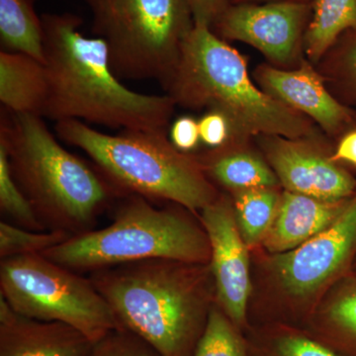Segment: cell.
<instances>
[{
  "mask_svg": "<svg viewBox=\"0 0 356 356\" xmlns=\"http://www.w3.org/2000/svg\"><path fill=\"white\" fill-rule=\"evenodd\" d=\"M49 95L43 117L122 130L165 131L175 102L126 88L115 74L104 40L81 31L72 13L41 15Z\"/></svg>",
  "mask_w": 356,
  "mask_h": 356,
  "instance_id": "1",
  "label": "cell"
},
{
  "mask_svg": "<svg viewBox=\"0 0 356 356\" xmlns=\"http://www.w3.org/2000/svg\"><path fill=\"white\" fill-rule=\"evenodd\" d=\"M0 121L13 177L47 229L91 231L117 198H125L95 165L65 149L43 117L4 110Z\"/></svg>",
  "mask_w": 356,
  "mask_h": 356,
  "instance_id": "2",
  "label": "cell"
},
{
  "mask_svg": "<svg viewBox=\"0 0 356 356\" xmlns=\"http://www.w3.org/2000/svg\"><path fill=\"white\" fill-rule=\"evenodd\" d=\"M199 264L151 259L89 273L111 307L121 330L132 332L161 356H191L211 308Z\"/></svg>",
  "mask_w": 356,
  "mask_h": 356,
  "instance_id": "3",
  "label": "cell"
},
{
  "mask_svg": "<svg viewBox=\"0 0 356 356\" xmlns=\"http://www.w3.org/2000/svg\"><path fill=\"white\" fill-rule=\"evenodd\" d=\"M163 86L175 103L221 112L240 134L295 139L310 132L308 122L296 110L255 88L242 56L208 25L194 23Z\"/></svg>",
  "mask_w": 356,
  "mask_h": 356,
  "instance_id": "4",
  "label": "cell"
},
{
  "mask_svg": "<svg viewBox=\"0 0 356 356\" xmlns=\"http://www.w3.org/2000/svg\"><path fill=\"white\" fill-rule=\"evenodd\" d=\"M56 131L64 142L83 149L124 197L170 201L191 212L216 200L201 165L178 151L165 131L108 135L77 120L57 122Z\"/></svg>",
  "mask_w": 356,
  "mask_h": 356,
  "instance_id": "5",
  "label": "cell"
},
{
  "mask_svg": "<svg viewBox=\"0 0 356 356\" xmlns=\"http://www.w3.org/2000/svg\"><path fill=\"white\" fill-rule=\"evenodd\" d=\"M152 202L127 196L108 226L70 236L43 255L81 274L151 259L210 261L209 238L203 226L180 211L156 208Z\"/></svg>",
  "mask_w": 356,
  "mask_h": 356,
  "instance_id": "6",
  "label": "cell"
},
{
  "mask_svg": "<svg viewBox=\"0 0 356 356\" xmlns=\"http://www.w3.org/2000/svg\"><path fill=\"white\" fill-rule=\"evenodd\" d=\"M120 79H158L177 67L194 21L187 0H86Z\"/></svg>",
  "mask_w": 356,
  "mask_h": 356,
  "instance_id": "7",
  "label": "cell"
},
{
  "mask_svg": "<svg viewBox=\"0 0 356 356\" xmlns=\"http://www.w3.org/2000/svg\"><path fill=\"white\" fill-rule=\"evenodd\" d=\"M0 297L16 313L69 325L93 343L121 330L111 307L90 278L43 254L1 259Z\"/></svg>",
  "mask_w": 356,
  "mask_h": 356,
  "instance_id": "8",
  "label": "cell"
},
{
  "mask_svg": "<svg viewBox=\"0 0 356 356\" xmlns=\"http://www.w3.org/2000/svg\"><path fill=\"white\" fill-rule=\"evenodd\" d=\"M201 222L211 248V273L220 305L233 322L245 318L250 293L245 243L228 201L216 199L202 210Z\"/></svg>",
  "mask_w": 356,
  "mask_h": 356,
  "instance_id": "9",
  "label": "cell"
},
{
  "mask_svg": "<svg viewBox=\"0 0 356 356\" xmlns=\"http://www.w3.org/2000/svg\"><path fill=\"white\" fill-rule=\"evenodd\" d=\"M309 14L306 2L227 7L215 25L222 37L245 42L276 62L291 58Z\"/></svg>",
  "mask_w": 356,
  "mask_h": 356,
  "instance_id": "10",
  "label": "cell"
},
{
  "mask_svg": "<svg viewBox=\"0 0 356 356\" xmlns=\"http://www.w3.org/2000/svg\"><path fill=\"white\" fill-rule=\"evenodd\" d=\"M355 242L356 201L327 228L276 257V273L283 287L295 296L315 292L343 264Z\"/></svg>",
  "mask_w": 356,
  "mask_h": 356,
  "instance_id": "11",
  "label": "cell"
},
{
  "mask_svg": "<svg viewBox=\"0 0 356 356\" xmlns=\"http://www.w3.org/2000/svg\"><path fill=\"white\" fill-rule=\"evenodd\" d=\"M267 152L281 181L294 193L336 203L355 188L348 173L296 143L276 138L269 140Z\"/></svg>",
  "mask_w": 356,
  "mask_h": 356,
  "instance_id": "12",
  "label": "cell"
},
{
  "mask_svg": "<svg viewBox=\"0 0 356 356\" xmlns=\"http://www.w3.org/2000/svg\"><path fill=\"white\" fill-rule=\"evenodd\" d=\"M93 344L69 325L16 313L0 297V356H89Z\"/></svg>",
  "mask_w": 356,
  "mask_h": 356,
  "instance_id": "13",
  "label": "cell"
},
{
  "mask_svg": "<svg viewBox=\"0 0 356 356\" xmlns=\"http://www.w3.org/2000/svg\"><path fill=\"white\" fill-rule=\"evenodd\" d=\"M259 79L267 93L293 109L305 112L329 132H334L348 120V113L325 88L321 77L303 64L293 72L264 67Z\"/></svg>",
  "mask_w": 356,
  "mask_h": 356,
  "instance_id": "14",
  "label": "cell"
},
{
  "mask_svg": "<svg viewBox=\"0 0 356 356\" xmlns=\"http://www.w3.org/2000/svg\"><path fill=\"white\" fill-rule=\"evenodd\" d=\"M341 212L334 203L285 192L266 236V247L273 252L294 250L327 228Z\"/></svg>",
  "mask_w": 356,
  "mask_h": 356,
  "instance_id": "15",
  "label": "cell"
},
{
  "mask_svg": "<svg viewBox=\"0 0 356 356\" xmlns=\"http://www.w3.org/2000/svg\"><path fill=\"white\" fill-rule=\"evenodd\" d=\"M49 77L41 60L16 51H0V102L13 114L43 117Z\"/></svg>",
  "mask_w": 356,
  "mask_h": 356,
  "instance_id": "16",
  "label": "cell"
},
{
  "mask_svg": "<svg viewBox=\"0 0 356 356\" xmlns=\"http://www.w3.org/2000/svg\"><path fill=\"white\" fill-rule=\"evenodd\" d=\"M34 4L35 0H0V42L3 51L44 63L43 24Z\"/></svg>",
  "mask_w": 356,
  "mask_h": 356,
  "instance_id": "17",
  "label": "cell"
},
{
  "mask_svg": "<svg viewBox=\"0 0 356 356\" xmlns=\"http://www.w3.org/2000/svg\"><path fill=\"white\" fill-rule=\"evenodd\" d=\"M356 30V0H317L306 34V49L318 60L346 30Z\"/></svg>",
  "mask_w": 356,
  "mask_h": 356,
  "instance_id": "18",
  "label": "cell"
},
{
  "mask_svg": "<svg viewBox=\"0 0 356 356\" xmlns=\"http://www.w3.org/2000/svg\"><path fill=\"white\" fill-rule=\"evenodd\" d=\"M218 182L234 189L268 188L277 184L268 166L250 154H215L201 165Z\"/></svg>",
  "mask_w": 356,
  "mask_h": 356,
  "instance_id": "19",
  "label": "cell"
},
{
  "mask_svg": "<svg viewBox=\"0 0 356 356\" xmlns=\"http://www.w3.org/2000/svg\"><path fill=\"white\" fill-rule=\"evenodd\" d=\"M275 192L267 188L243 189L236 195V218L243 241L255 245L266 238L280 207Z\"/></svg>",
  "mask_w": 356,
  "mask_h": 356,
  "instance_id": "20",
  "label": "cell"
},
{
  "mask_svg": "<svg viewBox=\"0 0 356 356\" xmlns=\"http://www.w3.org/2000/svg\"><path fill=\"white\" fill-rule=\"evenodd\" d=\"M0 210L11 224L34 231H48L16 181L6 147L0 145Z\"/></svg>",
  "mask_w": 356,
  "mask_h": 356,
  "instance_id": "21",
  "label": "cell"
},
{
  "mask_svg": "<svg viewBox=\"0 0 356 356\" xmlns=\"http://www.w3.org/2000/svg\"><path fill=\"white\" fill-rule=\"evenodd\" d=\"M70 236L63 231H34L21 228L7 221L0 222V257L1 259L22 255L43 254L64 243Z\"/></svg>",
  "mask_w": 356,
  "mask_h": 356,
  "instance_id": "22",
  "label": "cell"
},
{
  "mask_svg": "<svg viewBox=\"0 0 356 356\" xmlns=\"http://www.w3.org/2000/svg\"><path fill=\"white\" fill-rule=\"evenodd\" d=\"M192 356H247L240 337L226 316L213 307Z\"/></svg>",
  "mask_w": 356,
  "mask_h": 356,
  "instance_id": "23",
  "label": "cell"
},
{
  "mask_svg": "<svg viewBox=\"0 0 356 356\" xmlns=\"http://www.w3.org/2000/svg\"><path fill=\"white\" fill-rule=\"evenodd\" d=\"M89 356H161L144 339L125 330H117L93 344Z\"/></svg>",
  "mask_w": 356,
  "mask_h": 356,
  "instance_id": "24",
  "label": "cell"
},
{
  "mask_svg": "<svg viewBox=\"0 0 356 356\" xmlns=\"http://www.w3.org/2000/svg\"><path fill=\"white\" fill-rule=\"evenodd\" d=\"M200 139L210 147H220L229 138V123L227 117L217 110L204 115L198 122Z\"/></svg>",
  "mask_w": 356,
  "mask_h": 356,
  "instance_id": "25",
  "label": "cell"
},
{
  "mask_svg": "<svg viewBox=\"0 0 356 356\" xmlns=\"http://www.w3.org/2000/svg\"><path fill=\"white\" fill-rule=\"evenodd\" d=\"M200 139L198 122L191 117H181L172 124L170 142L178 151L188 152L197 146Z\"/></svg>",
  "mask_w": 356,
  "mask_h": 356,
  "instance_id": "26",
  "label": "cell"
},
{
  "mask_svg": "<svg viewBox=\"0 0 356 356\" xmlns=\"http://www.w3.org/2000/svg\"><path fill=\"white\" fill-rule=\"evenodd\" d=\"M280 356H339L310 339L299 337H287L278 343Z\"/></svg>",
  "mask_w": 356,
  "mask_h": 356,
  "instance_id": "27",
  "label": "cell"
},
{
  "mask_svg": "<svg viewBox=\"0 0 356 356\" xmlns=\"http://www.w3.org/2000/svg\"><path fill=\"white\" fill-rule=\"evenodd\" d=\"M332 322L356 337V293L344 295L331 307Z\"/></svg>",
  "mask_w": 356,
  "mask_h": 356,
  "instance_id": "28",
  "label": "cell"
},
{
  "mask_svg": "<svg viewBox=\"0 0 356 356\" xmlns=\"http://www.w3.org/2000/svg\"><path fill=\"white\" fill-rule=\"evenodd\" d=\"M194 23L212 26L227 8V0H187Z\"/></svg>",
  "mask_w": 356,
  "mask_h": 356,
  "instance_id": "29",
  "label": "cell"
},
{
  "mask_svg": "<svg viewBox=\"0 0 356 356\" xmlns=\"http://www.w3.org/2000/svg\"><path fill=\"white\" fill-rule=\"evenodd\" d=\"M334 159H343L356 165V131L343 138L337 147Z\"/></svg>",
  "mask_w": 356,
  "mask_h": 356,
  "instance_id": "30",
  "label": "cell"
},
{
  "mask_svg": "<svg viewBox=\"0 0 356 356\" xmlns=\"http://www.w3.org/2000/svg\"><path fill=\"white\" fill-rule=\"evenodd\" d=\"M348 67L350 70V76L356 83V40L353 46L350 47V51H348Z\"/></svg>",
  "mask_w": 356,
  "mask_h": 356,
  "instance_id": "31",
  "label": "cell"
},
{
  "mask_svg": "<svg viewBox=\"0 0 356 356\" xmlns=\"http://www.w3.org/2000/svg\"><path fill=\"white\" fill-rule=\"evenodd\" d=\"M236 1H248V0H236ZM277 1H300V2H305L306 0H277Z\"/></svg>",
  "mask_w": 356,
  "mask_h": 356,
  "instance_id": "32",
  "label": "cell"
}]
</instances>
